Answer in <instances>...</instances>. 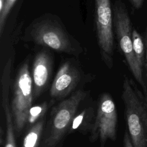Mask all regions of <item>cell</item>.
I'll return each mask as SVG.
<instances>
[{
  "label": "cell",
  "instance_id": "1",
  "mask_svg": "<svg viewBox=\"0 0 147 147\" xmlns=\"http://www.w3.org/2000/svg\"><path fill=\"white\" fill-rule=\"evenodd\" d=\"M25 39L56 52L78 56L82 52L79 42L67 30L60 19L52 14L34 20L27 28Z\"/></svg>",
  "mask_w": 147,
  "mask_h": 147
},
{
  "label": "cell",
  "instance_id": "2",
  "mask_svg": "<svg viewBox=\"0 0 147 147\" xmlns=\"http://www.w3.org/2000/svg\"><path fill=\"white\" fill-rule=\"evenodd\" d=\"M122 98L127 131L134 147H147V96L125 76Z\"/></svg>",
  "mask_w": 147,
  "mask_h": 147
},
{
  "label": "cell",
  "instance_id": "3",
  "mask_svg": "<svg viewBox=\"0 0 147 147\" xmlns=\"http://www.w3.org/2000/svg\"><path fill=\"white\" fill-rule=\"evenodd\" d=\"M113 12L114 28L119 47L133 75L147 96V86L143 78L142 68L133 50L131 22L125 3L121 0H116L113 6Z\"/></svg>",
  "mask_w": 147,
  "mask_h": 147
},
{
  "label": "cell",
  "instance_id": "4",
  "mask_svg": "<svg viewBox=\"0 0 147 147\" xmlns=\"http://www.w3.org/2000/svg\"><path fill=\"white\" fill-rule=\"evenodd\" d=\"M86 95L87 92L84 90H78L55 107L43 140L42 147H55L61 141L68 131L78 109Z\"/></svg>",
  "mask_w": 147,
  "mask_h": 147
},
{
  "label": "cell",
  "instance_id": "5",
  "mask_svg": "<svg viewBox=\"0 0 147 147\" xmlns=\"http://www.w3.org/2000/svg\"><path fill=\"white\" fill-rule=\"evenodd\" d=\"M33 99L32 78L29 69L28 60L20 66L14 84L11 111L15 130L18 136L27 123Z\"/></svg>",
  "mask_w": 147,
  "mask_h": 147
},
{
  "label": "cell",
  "instance_id": "6",
  "mask_svg": "<svg viewBox=\"0 0 147 147\" xmlns=\"http://www.w3.org/2000/svg\"><path fill=\"white\" fill-rule=\"evenodd\" d=\"M95 24L102 59L111 68L113 64L114 36L113 12L110 0H95Z\"/></svg>",
  "mask_w": 147,
  "mask_h": 147
},
{
  "label": "cell",
  "instance_id": "7",
  "mask_svg": "<svg viewBox=\"0 0 147 147\" xmlns=\"http://www.w3.org/2000/svg\"><path fill=\"white\" fill-rule=\"evenodd\" d=\"M117 112L114 102L108 93L103 94L99 100L96 114L93 121L90 140L94 142L99 139L103 147L108 139L117 138Z\"/></svg>",
  "mask_w": 147,
  "mask_h": 147
},
{
  "label": "cell",
  "instance_id": "8",
  "mask_svg": "<svg viewBox=\"0 0 147 147\" xmlns=\"http://www.w3.org/2000/svg\"><path fill=\"white\" fill-rule=\"evenodd\" d=\"M79 69L69 61H65L59 69L52 82L50 95L55 99L67 96L76 87L80 79Z\"/></svg>",
  "mask_w": 147,
  "mask_h": 147
},
{
  "label": "cell",
  "instance_id": "9",
  "mask_svg": "<svg viewBox=\"0 0 147 147\" xmlns=\"http://www.w3.org/2000/svg\"><path fill=\"white\" fill-rule=\"evenodd\" d=\"M52 64V58L48 51L42 50L36 54L32 68L34 99L41 95L48 84L51 73Z\"/></svg>",
  "mask_w": 147,
  "mask_h": 147
},
{
  "label": "cell",
  "instance_id": "10",
  "mask_svg": "<svg viewBox=\"0 0 147 147\" xmlns=\"http://www.w3.org/2000/svg\"><path fill=\"white\" fill-rule=\"evenodd\" d=\"M94 115L93 109L91 107L83 110L82 112L76 114L68 130L69 133L75 131H79L82 133L91 130L93 122L92 119Z\"/></svg>",
  "mask_w": 147,
  "mask_h": 147
},
{
  "label": "cell",
  "instance_id": "11",
  "mask_svg": "<svg viewBox=\"0 0 147 147\" xmlns=\"http://www.w3.org/2000/svg\"><path fill=\"white\" fill-rule=\"evenodd\" d=\"M44 120L40 119L34 123L26 133L22 147H38L44 128Z\"/></svg>",
  "mask_w": 147,
  "mask_h": 147
},
{
  "label": "cell",
  "instance_id": "12",
  "mask_svg": "<svg viewBox=\"0 0 147 147\" xmlns=\"http://www.w3.org/2000/svg\"><path fill=\"white\" fill-rule=\"evenodd\" d=\"M133 47L139 64L142 68L145 57V47L141 36L136 29L132 31Z\"/></svg>",
  "mask_w": 147,
  "mask_h": 147
},
{
  "label": "cell",
  "instance_id": "13",
  "mask_svg": "<svg viewBox=\"0 0 147 147\" xmlns=\"http://www.w3.org/2000/svg\"><path fill=\"white\" fill-rule=\"evenodd\" d=\"M47 109V102H44L42 104L32 107L28 114L27 123L30 124H34L41 119L45 113Z\"/></svg>",
  "mask_w": 147,
  "mask_h": 147
},
{
  "label": "cell",
  "instance_id": "14",
  "mask_svg": "<svg viewBox=\"0 0 147 147\" xmlns=\"http://www.w3.org/2000/svg\"><path fill=\"white\" fill-rule=\"evenodd\" d=\"M17 0H6L2 11L0 13V35L2 36L6 19Z\"/></svg>",
  "mask_w": 147,
  "mask_h": 147
},
{
  "label": "cell",
  "instance_id": "15",
  "mask_svg": "<svg viewBox=\"0 0 147 147\" xmlns=\"http://www.w3.org/2000/svg\"><path fill=\"white\" fill-rule=\"evenodd\" d=\"M123 144V147H134L132 144L131 138L130 137L129 132L127 130H125L124 133Z\"/></svg>",
  "mask_w": 147,
  "mask_h": 147
},
{
  "label": "cell",
  "instance_id": "16",
  "mask_svg": "<svg viewBox=\"0 0 147 147\" xmlns=\"http://www.w3.org/2000/svg\"><path fill=\"white\" fill-rule=\"evenodd\" d=\"M130 4L133 6L135 9H140L143 3L144 0H129Z\"/></svg>",
  "mask_w": 147,
  "mask_h": 147
},
{
  "label": "cell",
  "instance_id": "17",
  "mask_svg": "<svg viewBox=\"0 0 147 147\" xmlns=\"http://www.w3.org/2000/svg\"><path fill=\"white\" fill-rule=\"evenodd\" d=\"M144 44L145 47V60H147V25L145 29V32L144 34Z\"/></svg>",
  "mask_w": 147,
  "mask_h": 147
},
{
  "label": "cell",
  "instance_id": "18",
  "mask_svg": "<svg viewBox=\"0 0 147 147\" xmlns=\"http://www.w3.org/2000/svg\"><path fill=\"white\" fill-rule=\"evenodd\" d=\"M6 0H0V13L2 11Z\"/></svg>",
  "mask_w": 147,
  "mask_h": 147
},
{
  "label": "cell",
  "instance_id": "19",
  "mask_svg": "<svg viewBox=\"0 0 147 147\" xmlns=\"http://www.w3.org/2000/svg\"><path fill=\"white\" fill-rule=\"evenodd\" d=\"M145 68H146V74H147V60L146 61V63L145 64Z\"/></svg>",
  "mask_w": 147,
  "mask_h": 147
}]
</instances>
